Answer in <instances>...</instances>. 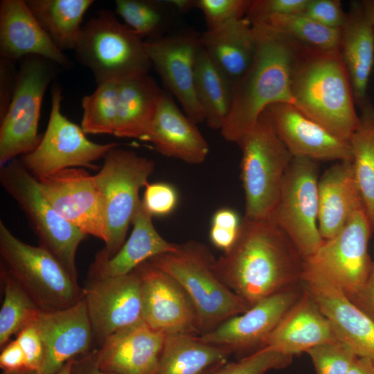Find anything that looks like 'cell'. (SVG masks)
<instances>
[{"instance_id":"obj_1","label":"cell","mask_w":374,"mask_h":374,"mask_svg":"<svg viewBox=\"0 0 374 374\" xmlns=\"http://www.w3.org/2000/svg\"><path fill=\"white\" fill-rule=\"evenodd\" d=\"M305 259L270 218L243 217L233 247L217 259L220 280L251 308L303 283Z\"/></svg>"},{"instance_id":"obj_2","label":"cell","mask_w":374,"mask_h":374,"mask_svg":"<svg viewBox=\"0 0 374 374\" xmlns=\"http://www.w3.org/2000/svg\"><path fill=\"white\" fill-rule=\"evenodd\" d=\"M252 29L254 54L246 71L232 86L230 111L220 130L229 142L237 143L270 105H294L292 71L301 46L262 24H252Z\"/></svg>"},{"instance_id":"obj_3","label":"cell","mask_w":374,"mask_h":374,"mask_svg":"<svg viewBox=\"0 0 374 374\" xmlns=\"http://www.w3.org/2000/svg\"><path fill=\"white\" fill-rule=\"evenodd\" d=\"M294 105L337 137L348 141L357 130L350 79L339 49L300 46L291 79Z\"/></svg>"},{"instance_id":"obj_4","label":"cell","mask_w":374,"mask_h":374,"mask_svg":"<svg viewBox=\"0 0 374 374\" xmlns=\"http://www.w3.org/2000/svg\"><path fill=\"white\" fill-rule=\"evenodd\" d=\"M215 259L206 244L189 240L179 244L175 251L147 260L172 276L186 290L195 306L201 335L250 308L217 276Z\"/></svg>"},{"instance_id":"obj_5","label":"cell","mask_w":374,"mask_h":374,"mask_svg":"<svg viewBox=\"0 0 374 374\" xmlns=\"http://www.w3.org/2000/svg\"><path fill=\"white\" fill-rule=\"evenodd\" d=\"M242 152L241 180L248 219L269 218L293 158L264 112L237 142Z\"/></svg>"},{"instance_id":"obj_6","label":"cell","mask_w":374,"mask_h":374,"mask_svg":"<svg viewBox=\"0 0 374 374\" xmlns=\"http://www.w3.org/2000/svg\"><path fill=\"white\" fill-rule=\"evenodd\" d=\"M74 50L98 84L148 74L152 66L145 40L108 10L82 26Z\"/></svg>"},{"instance_id":"obj_7","label":"cell","mask_w":374,"mask_h":374,"mask_svg":"<svg viewBox=\"0 0 374 374\" xmlns=\"http://www.w3.org/2000/svg\"><path fill=\"white\" fill-rule=\"evenodd\" d=\"M1 265L42 311L70 308L82 299L77 280L44 248L14 235L0 220Z\"/></svg>"},{"instance_id":"obj_8","label":"cell","mask_w":374,"mask_h":374,"mask_svg":"<svg viewBox=\"0 0 374 374\" xmlns=\"http://www.w3.org/2000/svg\"><path fill=\"white\" fill-rule=\"evenodd\" d=\"M155 164L132 150L116 147L104 158L94 179L105 211L107 237L99 254L107 258L116 255L125 242L130 224L139 204L141 188L148 183Z\"/></svg>"},{"instance_id":"obj_9","label":"cell","mask_w":374,"mask_h":374,"mask_svg":"<svg viewBox=\"0 0 374 374\" xmlns=\"http://www.w3.org/2000/svg\"><path fill=\"white\" fill-rule=\"evenodd\" d=\"M0 182L27 217L39 246L77 280L75 255L85 235L61 217L42 195L37 179L15 158L1 166Z\"/></svg>"},{"instance_id":"obj_10","label":"cell","mask_w":374,"mask_h":374,"mask_svg":"<svg viewBox=\"0 0 374 374\" xmlns=\"http://www.w3.org/2000/svg\"><path fill=\"white\" fill-rule=\"evenodd\" d=\"M57 64L30 55L20 60L10 104L0 126V166L33 151L42 136L38 123L45 91Z\"/></svg>"},{"instance_id":"obj_11","label":"cell","mask_w":374,"mask_h":374,"mask_svg":"<svg viewBox=\"0 0 374 374\" xmlns=\"http://www.w3.org/2000/svg\"><path fill=\"white\" fill-rule=\"evenodd\" d=\"M62 90L55 84L45 133L33 151L20 157L25 168L37 180L66 168H97L94 162L118 146L116 143L99 144L89 140L81 127L62 114Z\"/></svg>"},{"instance_id":"obj_12","label":"cell","mask_w":374,"mask_h":374,"mask_svg":"<svg viewBox=\"0 0 374 374\" xmlns=\"http://www.w3.org/2000/svg\"><path fill=\"white\" fill-rule=\"evenodd\" d=\"M318 175L317 161L306 157H293L269 217L305 260L323 242L318 225Z\"/></svg>"},{"instance_id":"obj_13","label":"cell","mask_w":374,"mask_h":374,"mask_svg":"<svg viewBox=\"0 0 374 374\" xmlns=\"http://www.w3.org/2000/svg\"><path fill=\"white\" fill-rule=\"evenodd\" d=\"M373 233L365 208L359 209L305 262L351 299L363 287L373 265L368 251Z\"/></svg>"},{"instance_id":"obj_14","label":"cell","mask_w":374,"mask_h":374,"mask_svg":"<svg viewBox=\"0 0 374 374\" xmlns=\"http://www.w3.org/2000/svg\"><path fill=\"white\" fill-rule=\"evenodd\" d=\"M53 208L85 235L106 240L104 205L94 176L71 168L37 180Z\"/></svg>"},{"instance_id":"obj_15","label":"cell","mask_w":374,"mask_h":374,"mask_svg":"<svg viewBox=\"0 0 374 374\" xmlns=\"http://www.w3.org/2000/svg\"><path fill=\"white\" fill-rule=\"evenodd\" d=\"M135 270L141 283L142 319L165 335H201L190 296L170 274L148 261Z\"/></svg>"},{"instance_id":"obj_16","label":"cell","mask_w":374,"mask_h":374,"mask_svg":"<svg viewBox=\"0 0 374 374\" xmlns=\"http://www.w3.org/2000/svg\"><path fill=\"white\" fill-rule=\"evenodd\" d=\"M303 292L302 283L274 294L199 337L206 343L225 346L241 357L242 354L246 357L262 348L267 338Z\"/></svg>"},{"instance_id":"obj_17","label":"cell","mask_w":374,"mask_h":374,"mask_svg":"<svg viewBox=\"0 0 374 374\" xmlns=\"http://www.w3.org/2000/svg\"><path fill=\"white\" fill-rule=\"evenodd\" d=\"M82 294L93 336L101 343L142 319L141 283L135 269L121 276L89 278Z\"/></svg>"},{"instance_id":"obj_18","label":"cell","mask_w":374,"mask_h":374,"mask_svg":"<svg viewBox=\"0 0 374 374\" xmlns=\"http://www.w3.org/2000/svg\"><path fill=\"white\" fill-rule=\"evenodd\" d=\"M153 66L168 90L195 123L205 121L195 90V63L199 36L184 32L145 40Z\"/></svg>"},{"instance_id":"obj_19","label":"cell","mask_w":374,"mask_h":374,"mask_svg":"<svg viewBox=\"0 0 374 374\" xmlns=\"http://www.w3.org/2000/svg\"><path fill=\"white\" fill-rule=\"evenodd\" d=\"M303 284L329 320L337 340L358 357L374 359V321L339 286L305 262Z\"/></svg>"},{"instance_id":"obj_20","label":"cell","mask_w":374,"mask_h":374,"mask_svg":"<svg viewBox=\"0 0 374 374\" xmlns=\"http://www.w3.org/2000/svg\"><path fill=\"white\" fill-rule=\"evenodd\" d=\"M265 112L293 157H306L316 161H352L348 141L337 137L293 104L274 103Z\"/></svg>"},{"instance_id":"obj_21","label":"cell","mask_w":374,"mask_h":374,"mask_svg":"<svg viewBox=\"0 0 374 374\" xmlns=\"http://www.w3.org/2000/svg\"><path fill=\"white\" fill-rule=\"evenodd\" d=\"M32 323L40 336L44 350L39 374H56L74 356L89 349L93 336L82 299L68 308L40 310Z\"/></svg>"},{"instance_id":"obj_22","label":"cell","mask_w":374,"mask_h":374,"mask_svg":"<svg viewBox=\"0 0 374 374\" xmlns=\"http://www.w3.org/2000/svg\"><path fill=\"white\" fill-rule=\"evenodd\" d=\"M165 337L141 319L107 337L93 353L95 364L112 374H155Z\"/></svg>"},{"instance_id":"obj_23","label":"cell","mask_w":374,"mask_h":374,"mask_svg":"<svg viewBox=\"0 0 374 374\" xmlns=\"http://www.w3.org/2000/svg\"><path fill=\"white\" fill-rule=\"evenodd\" d=\"M0 54L1 57L13 62L36 55L62 67L71 65L23 0L1 1Z\"/></svg>"},{"instance_id":"obj_24","label":"cell","mask_w":374,"mask_h":374,"mask_svg":"<svg viewBox=\"0 0 374 374\" xmlns=\"http://www.w3.org/2000/svg\"><path fill=\"white\" fill-rule=\"evenodd\" d=\"M195 124L163 92L143 141L150 142L163 155L199 164L206 159L209 148Z\"/></svg>"},{"instance_id":"obj_25","label":"cell","mask_w":374,"mask_h":374,"mask_svg":"<svg viewBox=\"0 0 374 374\" xmlns=\"http://www.w3.org/2000/svg\"><path fill=\"white\" fill-rule=\"evenodd\" d=\"M335 341L338 340L331 323L304 287L301 296L267 338L262 348H271L294 357Z\"/></svg>"},{"instance_id":"obj_26","label":"cell","mask_w":374,"mask_h":374,"mask_svg":"<svg viewBox=\"0 0 374 374\" xmlns=\"http://www.w3.org/2000/svg\"><path fill=\"white\" fill-rule=\"evenodd\" d=\"M318 196V225L324 240L337 234L357 211L364 208L352 161H337L322 174Z\"/></svg>"},{"instance_id":"obj_27","label":"cell","mask_w":374,"mask_h":374,"mask_svg":"<svg viewBox=\"0 0 374 374\" xmlns=\"http://www.w3.org/2000/svg\"><path fill=\"white\" fill-rule=\"evenodd\" d=\"M152 217L141 200L132 219L133 229L130 238L111 258L98 253L91 266L89 278L127 274L152 257L176 251L179 244L165 240L155 229Z\"/></svg>"},{"instance_id":"obj_28","label":"cell","mask_w":374,"mask_h":374,"mask_svg":"<svg viewBox=\"0 0 374 374\" xmlns=\"http://www.w3.org/2000/svg\"><path fill=\"white\" fill-rule=\"evenodd\" d=\"M339 50L359 107L368 98V82L374 65V29L362 1L350 3L340 28Z\"/></svg>"},{"instance_id":"obj_29","label":"cell","mask_w":374,"mask_h":374,"mask_svg":"<svg viewBox=\"0 0 374 374\" xmlns=\"http://www.w3.org/2000/svg\"><path fill=\"white\" fill-rule=\"evenodd\" d=\"M200 44L213 64L230 82H237L249 67L255 50L252 24L246 17L207 30Z\"/></svg>"},{"instance_id":"obj_30","label":"cell","mask_w":374,"mask_h":374,"mask_svg":"<svg viewBox=\"0 0 374 374\" xmlns=\"http://www.w3.org/2000/svg\"><path fill=\"white\" fill-rule=\"evenodd\" d=\"M162 93L148 74L119 81L114 135L143 140L154 117Z\"/></svg>"},{"instance_id":"obj_31","label":"cell","mask_w":374,"mask_h":374,"mask_svg":"<svg viewBox=\"0 0 374 374\" xmlns=\"http://www.w3.org/2000/svg\"><path fill=\"white\" fill-rule=\"evenodd\" d=\"M232 351L190 334L166 335L155 374H207L228 362Z\"/></svg>"},{"instance_id":"obj_32","label":"cell","mask_w":374,"mask_h":374,"mask_svg":"<svg viewBox=\"0 0 374 374\" xmlns=\"http://www.w3.org/2000/svg\"><path fill=\"white\" fill-rule=\"evenodd\" d=\"M30 11L53 44L62 51L75 49L83 17L92 0H27Z\"/></svg>"},{"instance_id":"obj_33","label":"cell","mask_w":374,"mask_h":374,"mask_svg":"<svg viewBox=\"0 0 374 374\" xmlns=\"http://www.w3.org/2000/svg\"><path fill=\"white\" fill-rule=\"evenodd\" d=\"M195 90L207 125L220 130L230 111L232 85L201 44L195 63Z\"/></svg>"},{"instance_id":"obj_34","label":"cell","mask_w":374,"mask_h":374,"mask_svg":"<svg viewBox=\"0 0 374 374\" xmlns=\"http://www.w3.org/2000/svg\"><path fill=\"white\" fill-rule=\"evenodd\" d=\"M359 108V126L349 142L355 177L374 232V106L368 98Z\"/></svg>"},{"instance_id":"obj_35","label":"cell","mask_w":374,"mask_h":374,"mask_svg":"<svg viewBox=\"0 0 374 374\" xmlns=\"http://www.w3.org/2000/svg\"><path fill=\"white\" fill-rule=\"evenodd\" d=\"M253 24L265 26L303 47L319 51L339 47L340 29L323 26L304 15H274Z\"/></svg>"},{"instance_id":"obj_36","label":"cell","mask_w":374,"mask_h":374,"mask_svg":"<svg viewBox=\"0 0 374 374\" xmlns=\"http://www.w3.org/2000/svg\"><path fill=\"white\" fill-rule=\"evenodd\" d=\"M1 280L4 291L0 310V346L2 348L12 335L32 323L41 310L1 265Z\"/></svg>"},{"instance_id":"obj_37","label":"cell","mask_w":374,"mask_h":374,"mask_svg":"<svg viewBox=\"0 0 374 374\" xmlns=\"http://www.w3.org/2000/svg\"><path fill=\"white\" fill-rule=\"evenodd\" d=\"M118 80L98 84L96 89L82 99L81 127L85 134L114 135L117 115Z\"/></svg>"},{"instance_id":"obj_38","label":"cell","mask_w":374,"mask_h":374,"mask_svg":"<svg viewBox=\"0 0 374 374\" xmlns=\"http://www.w3.org/2000/svg\"><path fill=\"white\" fill-rule=\"evenodd\" d=\"M116 11L143 39L161 37L166 26V13L158 1L117 0Z\"/></svg>"},{"instance_id":"obj_39","label":"cell","mask_w":374,"mask_h":374,"mask_svg":"<svg viewBox=\"0 0 374 374\" xmlns=\"http://www.w3.org/2000/svg\"><path fill=\"white\" fill-rule=\"evenodd\" d=\"M293 356L271 348H263L236 362H226L207 374H265L288 366Z\"/></svg>"},{"instance_id":"obj_40","label":"cell","mask_w":374,"mask_h":374,"mask_svg":"<svg viewBox=\"0 0 374 374\" xmlns=\"http://www.w3.org/2000/svg\"><path fill=\"white\" fill-rule=\"evenodd\" d=\"M250 0H179L175 1L177 8L199 9L204 14L207 30L219 28L229 22L244 17L251 5Z\"/></svg>"},{"instance_id":"obj_41","label":"cell","mask_w":374,"mask_h":374,"mask_svg":"<svg viewBox=\"0 0 374 374\" xmlns=\"http://www.w3.org/2000/svg\"><path fill=\"white\" fill-rule=\"evenodd\" d=\"M310 357L315 374H347L358 357L345 344L330 341L314 346L306 351Z\"/></svg>"},{"instance_id":"obj_42","label":"cell","mask_w":374,"mask_h":374,"mask_svg":"<svg viewBox=\"0 0 374 374\" xmlns=\"http://www.w3.org/2000/svg\"><path fill=\"white\" fill-rule=\"evenodd\" d=\"M142 204L152 216L163 217L176 208L179 196L176 188L166 182L148 183L145 185Z\"/></svg>"},{"instance_id":"obj_43","label":"cell","mask_w":374,"mask_h":374,"mask_svg":"<svg viewBox=\"0 0 374 374\" xmlns=\"http://www.w3.org/2000/svg\"><path fill=\"white\" fill-rule=\"evenodd\" d=\"M309 0L251 1L246 17L254 23L274 15H303Z\"/></svg>"},{"instance_id":"obj_44","label":"cell","mask_w":374,"mask_h":374,"mask_svg":"<svg viewBox=\"0 0 374 374\" xmlns=\"http://www.w3.org/2000/svg\"><path fill=\"white\" fill-rule=\"evenodd\" d=\"M303 15L323 26L336 29L341 28L346 17L339 0H309Z\"/></svg>"},{"instance_id":"obj_45","label":"cell","mask_w":374,"mask_h":374,"mask_svg":"<svg viewBox=\"0 0 374 374\" xmlns=\"http://www.w3.org/2000/svg\"><path fill=\"white\" fill-rule=\"evenodd\" d=\"M17 341L22 348L27 362V368L39 374L44 359V346L40 336L33 323L17 334Z\"/></svg>"},{"instance_id":"obj_46","label":"cell","mask_w":374,"mask_h":374,"mask_svg":"<svg viewBox=\"0 0 374 374\" xmlns=\"http://www.w3.org/2000/svg\"><path fill=\"white\" fill-rule=\"evenodd\" d=\"M17 71L15 62L0 58V119L6 114L13 95Z\"/></svg>"},{"instance_id":"obj_47","label":"cell","mask_w":374,"mask_h":374,"mask_svg":"<svg viewBox=\"0 0 374 374\" xmlns=\"http://www.w3.org/2000/svg\"><path fill=\"white\" fill-rule=\"evenodd\" d=\"M3 348L0 355V366L3 371L28 369L25 354L17 339Z\"/></svg>"},{"instance_id":"obj_48","label":"cell","mask_w":374,"mask_h":374,"mask_svg":"<svg viewBox=\"0 0 374 374\" xmlns=\"http://www.w3.org/2000/svg\"><path fill=\"white\" fill-rule=\"evenodd\" d=\"M350 299L374 321V261L363 287L355 296Z\"/></svg>"},{"instance_id":"obj_49","label":"cell","mask_w":374,"mask_h":374,"mask_svg":"<svg viewBox=\"0 0 374 374\" xmlns=\"http://www.w3.org/2000/svg\"><path fill=\"white\" fill-rule=\"evenodd\" d=\"M241 222L235 211L230 208H222L213 214L211 225L238 230L240 228Z\"/></svg>"},{"instance_id":"obj_50","label":"cell","mask_w":374,"mask_h":374,"mask_svg":"<svg viewBox=\"0 0 374 374\" xmlns=\"http://www.w3.org/2000/svg\"><path fill=\"white\" fill-rule=\"evenodd\" d=\"M347 374H374V359L357 357Z\"/></svg>"},{"instance_id":"obj_51","label":"cell","mask_w":374,"mask_h":374,"mask_svg":"<svg viewBox=\"0 0 374 374\" xmlns=\"http://www.w3.org/2000/svg\"><path fill=\"white\" fill-rule=\"evenodd\" d=\"M362 2L374 29V0H363Z\"/></svg>"},{"instance_id":"obj_52","label":"cell","mask_w":374,"mask_h":374,"mask_svg":"<svg viewBox=\"0 0 374 374\" xmlns=\"http://www.w3.org/2000/svg\"><path fill=\"white\" fill-rule=\"evenodd\" d=\"M90 359L91 362L89 364V366L87 369L84 368V372L83 373V374H112L103 371L98 368V366L95 364L93 354L91 357H90Z\"/></svg>"},{"instance_id":"obj_53","label":"cell","mask_w":374,"mask_h":374,"mask_svg":"<svg viewBox=\"0 0 374 374\" xmlns=\"http://www.w3.org/2000/svg\"><path fill=\"white\" fill-rule=\"evenodd\" d=\"M74 359H70L68 361L56 374H72L73 367L74 364Z\"/></svg>"},{"instance_id":"obj_54","label":"cell","mask_w":374,"mask_h":374,"mask_svg":"<svg viewBox=\"0 0 374 374\" xmlns=\"http://www.w3.org/2000/svg\"><path fill=\"white\" fill-rule=\"evenodd\" d=\"M2 374H38V373L29 369H24L16 371H3Z\"/></svg>"}]
</instances>
